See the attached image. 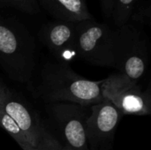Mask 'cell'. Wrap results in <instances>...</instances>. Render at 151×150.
I'll use <instances>...</instances> for the list:
<instances>
[{"instance_id":"cell-14","label":"cell","mask_w":151,"mask_h":150,"mask_svg":"<svg viewBox=\"0 0 151 150\" xmlns=\"http://www.w3.org/2000/svg\"><path fill=\"white\" fill-rule=\"evenodd\" d=\"M150 0H141L134 7L129 18L128 23L141 26H150Z\"/></svg>"},{"instance_id":"cell-5","label":"cell","mask_w":151,"mask_h":150,"mask_svg":"<svg viewBox=\"0 0 151 150\" xmlns=\"http://www.w3.org/2000/svg\"><path fill=\"white\" fill-rule=\"evenodd\" d=\"M0 108L25 133L34 150H45L55 137L45 127L39 115L2 80H0Z\"/></svg>"},{"instance_id":"cell-13","label":"cell","mask_w":151,"mask_h":150,"mask_svg":"<svg viewBox=\"0 0 151 150\" xmlns=\"http://www.w3.org/2000/svg\"><path fill=\"white\" fill-rule=\"evenodd\" d=\"M0 8H11L30 15L37 14L41 10L37 0H0Z\"/></svg>"},{"instance_id":"cell-7","label":"cell","mask_w":151,"mask_h":150,"mask_svg":"<svg viewBox=\"0 0 151 150\" xmlns=\"http://www.w3.org/2000/svg\"><path fill=\"white\" fill-rule=\"evenodd\" d=\"M103 96L123 115L147 116L151 112L150 90L142 91L138 83H129L117 73L104 79Z\"/></svg>"},{"instance_id":"cell-11","label":"cell","mask_w":151,"mask_h":150,"mask_svg":"<svg viewBox=\"0 0 151 150\" xmlns=\"http://www.w3.org/2000/svg\"><path fill=\"white\" fill-rule=\"evenodd\" d=\"M0 127L19 144L22 150H34L26 138L25 133L17 126V124L0 108Z\"/></svg>"},{"instance_id":"cell-16","label":"cell","mask_w":151,"mask_h":150,"mask_svg":"<svg viewBox=\"0 0 151 150\" xmlns=\"http://www.w3.org/2000/svg\"><path fill=\"white\" fill-rule=\"evenodd\" d=\"M45 150H64V146L56 137H53Z\"/></svg>"},{"instance_id":"cell-15","label":"cell","mask_w":151,"mask_h":150,"mask_svg":"<svg viewBox=\"0 0 151 150\" xmlns=\"http://www.w3.org/2000/svg\"><path fill=\"white\" fill-rule=\"evenodd\" d=\"M100 4L103 14L105 17V19H111L113 0H100Z\"/></svg>"},{"instance_id":"cell-2","label":"cell","mask_w":151,"mask_h":150,"mask_svg":"<svg viewBox=\"0 0 151 150\" xmlns=\"http://www.w3.org/2000/svg\"><path fill=\"white\" fill-rule=\"evenodd\" d=\"M0 66L12 80L27 83L35 66V42L27 28L12 17H0Z\"/></svg>"},{"instance_id":"cell-6","label":"cell","mask_w":151,"mask_h":150,"mask_svg":"<svg viewBox=\"0 0 151 150\" xmlns=\"http://www.w3.org/2000/svg\"><path fill=\"white\" fill-rule=\"evenodd\" d=\"M91 106L72 103H51L45 111L59 133L64 146L73 150H88L86 125Z\"/></svg>"},{"instance_id":"cell-1","label":"cell","mask_w":151,"mask_h":150,"mask_svg":"<svg viewBox=\"0 0 151 150\" xmlns=\"http://www.w3.org/2000/svg\"><path fill=\"white\" fill-rule=\"evenodd\" d=\"M104 80L94 81L77 74L68 64L48 63L43 65L36 95L47 103H72L92 106L104 100Z\"/></svg>"},{"instance_id":"cell-4","label":"cell","mask_w":151,"mask_h":150,"mask_svg":"<svg viewBox=\"0 0 151 150\" xmlns=\"http://www.w3.org/2000/svg\"><path fill=\"white\" fill-rule=\"evenodd\" d=\"M113 29L95 19L76 22L77 57L96 66L112 67Z\"/></svg>"},{"instance_id":"cell-9","label":"cell","mask_w":151,"mask_h":150,"mask_svg":"<svg viewBox=\"0 0 151 150\" xmlns=\"http://www.w3.org/2000/svg\"><path fill=\"white\" fill-rule=\"evenodd\" d=\"M38 36L59 62L68 64L77 57L76 22H50L43 25Z\"/></svg>"},{"instance_id":"cell-17","label":"cell","mask_w":151,"mask_h":150,"mask_svg":"<svg viewBox=\"0 0 151 150\" xmlns=\"http://www.w3.org/2000/svg\"><path fill=\"white\" fill-rule=\"evenodd\" d=\"M64 146V145H63ZM64 150H73L72 149H70L69 147H67V146H64Z\"/></svg>"},{"instance_id":"cell-8","label":"cell","mask_w":151,"mask_h":150,"mask_svg":"<svg viewBox=\"0 0 151 150\" xmlns=\"http://www.w3.org/2000/svg\"><path fill=\"white\" fill-rule=\"evenodd\" d=\"M90 109L86 125L88 150H112L117 127L124 115L106 99Z\"/></svg>"},{"instance_id":"cell-3","label":"cell","mask_w":151,"mask_h":150,"mask_svg":"<svg viewBox=\"0 0 151 150\" xmlns=\"http://www.w3.org/2000/svg\"><path fill=\"white\" fill-rule=\"evenodd\" d=\"M113 66L122 80L138 83L149 62L148 39L137 26L127 23L113 29Z\"/></svg>"},{"instance_id":"cell-12","label":"cell","mask_w":151,"mask_h":150,"mask_svg":"<svg viewBox=\"0 0 151 150\" xmlns=\"http://www.w3.org/2000/svg\"><path fill=\"white\" fill-rule=\"evenodd\" d=\"M140 1L141 0H113L111 19H112L116 27L128 23L133 10Z\"/></svg>"},{"instance_id":"cell-10","label":"cell","mask_w":151,"mask_h":150,"mask_svg":"<svg viewBox=\"0 0 151 150\" xmlns=\"http://www.w3.org/2000/svg\"><path fill=\"white\" fill-rule=\"evenodd\" d=\"M56 20L78 22L93 19L84 0H37Z\"/></svg>"}]
</instances>
